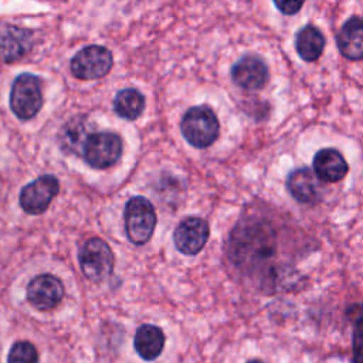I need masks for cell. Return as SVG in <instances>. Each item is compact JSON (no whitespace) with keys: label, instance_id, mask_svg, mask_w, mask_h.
<instances>
[{"label":"cell","instance_id":"6da1fadb","mask_svg":"<svg viewBox=\"0 0 363 363\" xmlns=\"http://www.w3.org/2000/svg\"><path fill=\"white\" fill-rule=\"evenodd\" d=\"M180 129L184 139L191 146L206 149L217 140L220 133V122L210 106L197 105L186 111Z\"/></svg>","mask_w":363,"mask_h":363},{"label":"cell","instance_id":"7a4b0ae2","mask_svg":"<svg viewBox=\"0 0 363 363\" xmlns=\"http://www.w3.org/2000/svg\"><path fill=\"white\" fill-rule=\"evenodd\" d=\"M125 230L130 242L146 244L156 227V211L153 204L143 196H133L125 206Z\"/></svg>","mask_w":363,"mask_h":363},{"label":"cell","instance_id":"3957f363","mask_svg":"<svg viewBox=\"0 0 363 363\" xmlns=\"http://www.w3.org/2000/svg\"><path fill=\"white\" fill-rule=\"evenodd\" d=\"M43 106V91L40 79L28 72L16 77L10 91V108L13 113L27 121L34 118Z\"/></svg>","mask_w":363,"mask_h":363},{"label":"cell","instance_id":"277c9868","mask_svg":"<svg viewBox=\"0 0 363 363\" xmlns=\"http://www.w3.org/2000/svg\"><path fill=\"white\" fill-rule=\"evenodd\" d=\"M78 261L82 274L94 282L106 279L112 274L115 264L111 247L99 237H92L82 244Z\"/></svg>","mask_w":363,"mask_h":363},{"label":"cell","instance_id":"5b68a950","mask_svg":"<svg viewBox=\"0 0 363 363\" xmlns=\"http://www.w3.org/2000/svg\"><path fill=\"white\" fill-rule=\"evenodd\" d=\"M112 65V52L104 45L84 47L72 57L69 64L72 75L84 81H92L105 77L111 71Z\"/></svg>","mask_w":363,"mask_h":363},{"label":"cell","instance_id":"8992f818","mask_svg":"<svg viewBox=\"0 0 363 363\" xmlns=\"http://www.w3.org/2000/svg\"><path fill=\"white\" fill-rule=\"evenodd\" d=\"M122 155V139L113 132L91 133L84 145L85 162L98 170L113 166Z\"/></svg>","mask_w":363,"mask_h":363},{"label":"cell","instance_id":"52a82bcc","mask_svg":"<svg viewBox=\"0 0 363 363\" xmlns=\"http://www.w3.org/2000/svg\"><path fill=\"white\" fill-rule=\"evenodd\" d=\"M60 191V182L52 174H43L26 184L20 191V206L31 216L43 214Z\"/></svg>","mask_w":363,"mask_h":363},{"label":"cell","instance_id":"ba28073f","mask_svg":"<svg viewBox=\"0 0 363 363\" xmlns=\"http://www.w3.org/2000/svg\"><path fill=\"white\" fill-rule=\"evenodd\" d=\"M231 79L241 89L258 91L269 81V67L264 58L247 54L233 64Z\"/></svg>","mask_w":363,"mask_h":363},{"label":"cell","instance_id":"9c48e42d","mask_svg":"<svg viewBox=\"0 0 363 363\" xmlns=\"http://www.w3.org/2000/svg\"><path fill=\"white\" fill-rule=\"evenodd\" d=\"M27 301L38 311L54 309L64 298L62 282L51 274L34 277L26 289Z\"/></svg>","mask_w":363,"mask_h":363},{"label":"cell","instance_id":"30bf717a","mask_svg":"<svg viewBox=\"0 0 363 363\" xmlns=\"http://www.w3.org/2000/svg\"><path fill=\"white\" fill-rule=\"evenodd\" d=\"M210 235V227L204 218L187 217L179 223L173 233L174 247L186 255L199 254Z\"/></svg>","mask_w":363,"mask_h":363},{"label":"cell","instance_id":"8fae6325","mask_svg":"<svg viewBox=\"0 0 363 363\" xmlns=\"http://www.w3.org/2000/svg\"><path fill=\"white\" fill-rule=\"evenodd\" d=\"M286 190L294 200L301 204L313 206L322 199V184L309 167L294 169L285 182Z\"/></svg>","mask_w":363,"mask_h":363},{"label":"cell","instance_id":"7c38bea8","mask_svg":"<svg viewBox=\"0 0 363 363\" xmlns=\"http://www.w3.org/2000/svg\"><path fill=\"white\" fill-rule=\"evenodd\" d=\"M34 44L33 31L7 24L0 30V61L14 62L28 54Z\"/></svg>","mask_w":363,"mask_h":363},{"label":"cell","instance_id":"4fadbf2b","mask_svg":"<svg viewBox=\"0 0 363 363\" xmlns=\"http://www.w3.org/2000/svg\"><path fill=\"white\" fill-rule=\"evenodd\" d=\"M313 173L323 183H337L345 179L349 164L343 155L335 147H323L318 150L312 162Z\"/></svg>","mask_w":363,"mask_h":363},{"label":"cell","instance_id":"5bb4252c","mask_svg":"<svg viewBox=\"0 0 363 363\" xmlns=\"http://www.w3.org/2000/svg\"><path fill=\"white\" fill-rule=\"evenodd\" d=\"M336 45L342 57L350 61L363 60V18L349 17L336 35Z\"/></svg>","mask_w":363,"mask_h":363},{"label":"cell","instance_id":"9a60e30c","mask_svg":"<svg viewBox=\"0 0 363 363\" xmlns=\"http://www.w3.org/2000/svg\"><path fill=\"white\" fill-rule=\"evenodd\" d=\"M325 44V35L313 24L303 26L295 35V50L298 55L306 62L316 61L322 55Z\"/></svg>","mask_w":363,"mask_h":363},{"label":"cell","instance_id":"2e32d148","mask_svg":"<svg viewBox=\"0 0 363 363\" xmlns=\"http://www.w3.org/2000/svg\"><path fill=\"white\" fill-rule=\"evenodd\" d=\"M164 333L155 325H142L135 333V350L143 360H155L164 347Z\"/></svg>","mask_w":363,"mask_h":363},{"label":"cell","instance_id":"e0dca14e","mask_svg":"<svg viewBox=\"0 0 363 363\" xmlns=\"http://www.w3.org/2000/svg\"><path fill=\"white\" fill-rule=\"evenodd\" d=\"M113 109L116 115L123 119L135 121L139 118L145 109V98L143 95L133 88L121 89L113 99Z\"/></svg>","mask_w":363,"mask_h":363},{"label":"cell","instance_id":"ac0fdd59","mask_svg":"<svg viewBox=\"0 0 363 363\" xmlns=\"http://www.w3.org/2000/svg\"><path fill=\"white\" fill-rule=\"evenodd\" d=\"M352 320V363H363V302L347 309Z\"/></svg>","mask_w":363,"mask_h":363},{"label":"cell","instance_id":"d6986e66","mask_svg":"<svg viewBox=\"0 0 363 363\" xmlns=\"http://www.w3.org/2000/svg\"><path fill=\"white\" fill-rule=\"evenodd\" d=\"M7 363H38V352L30 342H16L9 352Z\"/></svg>","mask_w":363,"mask_h":363},{"label":"cell","instance_id":"ffe728a7","mask_svg":"<svg viewBox=\"0 0 363 363\" xmlns=\"http://www.w3.org/2000/svg\"><path fill=\"white\" fill-rule=\"evenodd\" d=\"M274 6H275L282 14L292 16V14H296V13L301 10V7L303 6V1H291V0L278 1V0H275V1H274Z\"/></svg>","mask_w":363,"mask_h":363},{"label":"cell","instance_id":"44dd1931","mask_svg":"<svg viewBox=\"0 0 363 363\" xmlns=\"http://www.w3.org/2000/svg\"><path fill=\"white\" fill-rule=\"evenodd\" d=\"M247 363H264L262 360H258V359H252V360H248Z\"/></svg>","mask_w":363,"mask_h":363}]
</instances>
